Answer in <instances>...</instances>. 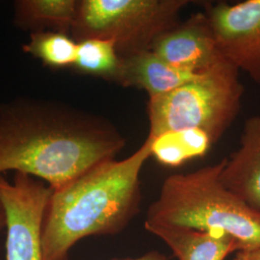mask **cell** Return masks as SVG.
<instances>
[{"instance_id": "obj_15", "label": "cell", "mask_w": 260, "mask_h": 260, "mask_svg": "<svg viewBox=\"0 0 260 260\" xmlns=\"http://www.w3.org/2000/svg\"><path fill=\"white\" fill-rule=\"evenodd\" d=\"M23 52L37 58L44 66L59 70L73 68L75 64L77 42L70 34L56 31L30 33Z\"/></svg>"}, {"instance_id": "obj_6", "label": "cell", "mask_w": 260, "mask_h": 260, "mask_svg": "<svg viewBox=\"0 0 260 260\" xmlns=\"http://www.w3.org/2000/svg\"><path fill=\"white\" fill-rule=\"evenodd\" d=\"M52 189L43 180L15 173L0 175V201L6 213V260H44L42 233Z\"/></svg>"}, {"instance_id": "obj_17", "label": "cell", "mask_w": 260, "mask_h": 260, "mask_svg": "<svg viewBox=\"0 0 260 260\" xmlns=\"http://www.w3.org/2000/svg\"><path fill=\"white\" fill-rule=\"evenodd\" d=\"M112 260H168L167 256L158 251H151L135 258H115Z\"/></svg>"}, {"instance_id": "obj_1", "label": "cell", "mask_w": 260, "mask_h": 260, "mask_svg": "<svg viewBox=\"0 0 260 260\" xmlns=\"http://www.w3.org/2000/svg\"><path fill=\"white\" fill-rule=\"evenodd\" d=\"M124 145L111 124L61 103L18 99L0 104V175L23 173L57 190L114 159Z\"/></svg>"}, {"instance_id": "obj_5", "label": "cell", "mask_w": 260, "mask_h": 260, "mask_svg": "<svg viewBox=\"0 0 260 260\" xmlns=\"http://www.w3.org/2000/svg\"><path fill=\"white\" fill-rule=\"evenodd\" d=\"M188 0H81L71 36L76 42H114L121 57L151 50L160 35L175 27Z\"/></svg>"}, {"instance_id": "obj_18", "label": "cell", "mask_w": 260, "mask_h": 260, "mask_svg": "<svg viewBox=\"0 0 260 260\" xmlns=\"http://www.w3.org/2000/svg\"><path fill=\"white\" fill-rule=\"evenodd\" d=\"M3 229H6V213L0 201V233L3 231Z\"/></svg>"}, {"instance_id": "obj_4", "label": "cell", "mask_w": 260, "mask_h": 260, "mask_svg": "<svg viewBox=\"0 0 260 260\" xmlns=\"http://www.w3.org/2000/svg\"><path fill=\"white\" fill-rule=\"evenodd\" d=\"M239 71L224 57L195 79L149 99V137L199 129L217 143L237 118L244 86Z\"/></svg>"}, {"instance_id": "obj_13", "label": "cell", "mask_w": 260, "mask_h": 260, "mask_svg": "<svg viewBox=\"0 0 260 260\" xmlns=\"http://www.w3.org/2000/svg\"><path fill=\"white\" fill-rule=\"evenodd\" d=\"M149 138L151 156L169 167H177L191 159L204 156L213 145L209 136L199 129L169 131Z\"/></svg>"}, {"instance_id": "obj_8", "label": "cell", "mask_w": 260, "mask_h": 260, "mask_svg": "<svg viewBox=\"0 0 260 260\" xmlns=\"http://www.w3.org/2000/svg\"><path fill=\"white\" fill-rule=\"evenodd\" d=\"M151 50L170 65L196 74L204 73L223 58L205 12L191 15L160 35Z\"/></svg>"}, {"instance_id": "obj_16", "label": "cell", "mask_w": 260, "mask_h": 260, "mask_svg": "<svg viewBox=\"0 0 260 260\" xmlns=\"http://www.w3.org/2000/svg\"><path fill=\"white\" fill-rule=\"evenodd\" d=\"M234 260H260V248L237 251Z\"/></svg>"}, {"instance_id": "obj_7", "label": "cell", "mask_w": 260, "mask_h": 260, "mask_svg": "<svg viewBox=\"0 0 260 260\" xmlns=\"http://www.w3.org/2000/svg\"><path fill=\"white\" fill-rule=\"evenodd\" d=\"M205 13L222 55L260 83V0L206 4Z\"/></svg>"}, {"instance_id": "obj_10", "label": "cell", "mask_w": 260, "mask_h": 260, "mask_svg": "<svg viewBox=\"0 0 260 260\" xmlns=\"http://www.w3.org/2000/svg\"><path fill=\"white\" fill-rule=\"evenodd\" d=\"M200 75L170 65L152 50H147L121 57L117 84L144 90L151 99L169 93Z\"/></svg>"}, {"instance_id": "obj_3", "label": "cell", "mask_w": 260, "mask_h": 260, "mask_svg": "<svg viewBox=\"0 0 260 260\" xmlns=\"http://www.w3.org/2000/svg\"><path fill=\"white\" fill-rule=\"evenodd\" d=\"M224 158L213 165L168 177L145 222L223 232L243 250L260 248V211L222 184Z\"/></svg>"}, {"instance_id": "obj_11", "label": "cell", "mask_w": 260, "mask_h": 260, "mask_svg": "<svg viewBox=\"0 0 260 260\" xmlns=\"http://www.w3.org/2000/svg\"><path fill=\"white\" fill-rule=\"evenodd\" d=\"M145 229L165 242L179 260H223L233 251H241L239 243L223 232L150 222H145Z\"/></svg>"}, {"instance_id": "obj_2", "label": "cell", "mask_w": 260, "mask_h": 260, "mask_svg": "<svg viewBox=\"0 0 260 260\" xmlns=\"http://www.w3.org/2000/svg\"><path fill=\"white\" fill-rule=\"evenodd\" d=\"M151 156V140L128 157L109 159L52 190L43 223L44 260H69L77 242L115 235L139 213L140 175Z\"/></svg>"}, {"instance_id": "obj_12", "label": "cell", "mask_w": 260, "mask_h": 260, "mask_svg": "<svg viewBox=\"0 0 260 260\" xmlns=\"http://www.w3.org/2000/svg\"><path fill=\"white\" fill-rule=\"evenodd\" d=\"M78 2L75 0H18L15 2L14 23L31 33L63 32L71 35Z\"/></svg>"}, {"instance_id": "obj_14", "label": "cell", "mask_w": 260, "mask_h": 260, "mask_svg": "<svg viewBox=\"0 0 260 260\" xmlns=\"http://www.w3.org/2000/svg\"><path fill=\"white\" fill-rule=\"evenodd\" d=\"M121 67V57L111 40L87 39L77 42L73 66L75 71L117 83Z\"/></svg>"}, {"instance_id": "obj_9", "label": "cell", "mask_w": 260, "mask_h": 260, "mask_svg": "<svg viewBox=\"0 0 260 260\" xmlns=\"http://www.w3.org/2000/svg\"><path fill=\"white\" fill-rule=\"evenodd\" d=\"M220 180L229 191L260 211V112L245 121L239 148L224 158Z\"/></svg>"}]
</instances>
